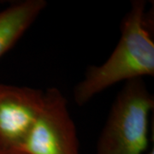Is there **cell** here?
I'll use <instances>...</instances> for the list:
<instances>
[{
	"label": "cell",
	"instance_id": "1",
	"mask_svg": "<svg viewBox=\"0 0 154 154\" xmlns=\"http://www.w3.org/2000/svg\"><path fill=\"white\" fill-rule=\"evenodd\" d=\"M150 12L144 0H134L122 18L121 37L110 57L99 65L88 66L74 88V101L88 104L107 88L122 82L154 75V41Z\"/></svg>",
	"mask_w": 154,
	"mask_h": 154
},
{
	"label": "cell",
	"instance_id": "2",
	"mask_svg": "<svg viewBox=\"0 0 154 154\" xmlns=\"http://www.w3.org/2000/svg\"><path fill=\"white\" fill-rule=\"evenodd\" d=\"M154 97L144 79L124 83L99 135L96 154H143L148 146Z\"/></svg>",
	"mask_w": 154,
	"mask_h": 154
},
{
	"label": "cell",
	"instance_id": "3",
	"mask_svg": "<svg viewBox=\"0 0 154 154\" xmlns=\"http://www.w3.org/2000/svg\"><path fill=\"white\" fill-rule=\"evenodd\" d=\"M25 154H81L76 126L67 99L58 88L44 91L38 118L24 147Z\"/></svg>",
	"mask_w": 154,
	"mask_h": 154
},
{
	"label": "cell",
	"instance_id": "4",
	"mask_svg": "<svg viewBox=\"0 0 154 154\" xmlns=\"http://www.w3.org/2000/svg\"><path fill=\"white\" fill-rule=\"evenodd\" d=\"M43 99V90L0 83L1 154H25L24 147Z\"/></svg>",
	"mask_w": 154,
	"mask_h": 154
},
{
	"label": "cell",
	"instance_id": "5",
	"mask_svg": "<svg viewBox=\"0 0 154 154\" xmlns=\"http://www.w3.org/2000/svg\"><path fill=\"white\" fill-rule=\"evenodd\" d=\"M46 6L45 0H21L0 10V57L15 46Z\"/></svg>",
	"mask_w": 154,
	"mask_h": 154
},
{
	"label": "cell",
	"instance_id": "6",
	"mask_svg": "<svg viewBox=\"0 0 154 154\" xmlns=\"http://www.w3.org/2000/svg\"><path fill=\"white\" fill-rule=\"evenodd\" d=\"M148 154H154V152H153V149H152V151L151 152H149Z\"/></svg>",
	"mask_w": 154,
	"mask_h": 154
},
{
	"label": "cell",
	"instance_id": "7",
	"mask_svg": "<svg viewBox=\"0 0 154 154\" xmlns=\"http://www.w3.org/2000/svg\"><path fill=\"white\" fill-rule=\"evenodd\" d=\"M0 154H1V152H0Z\"/></svg>",
	"mask_w": 154,
	"mask_h": 154
}]
</instances>
